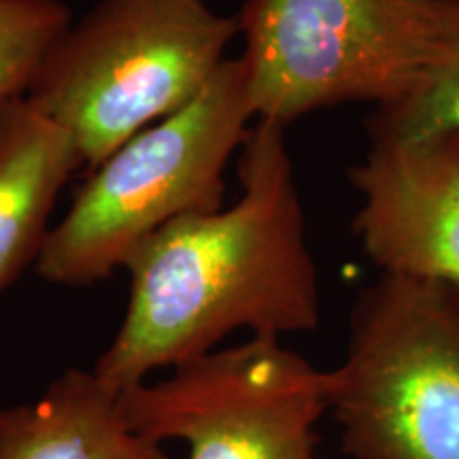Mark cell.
<instances>
[{"instance_id": "cell-1", "label": "cell", "mask_w": 459, "mask_h": 459, "mask_svg": "<svg viewBox=\"0 0 459 459\" xmlns=\"http://www.w3.org/2000/svg\"><path fill=\"white\" fill-rule=\"evenodd\" d=\"M238 177L232 206L170 221L126 266L124 321L94 366L115 392L211 353L237 330L281 338L319 325L317 266L283 126L257 119Z\"/></svg>"}, {"instance_id": "cell-2", "label": "cell", "mask_w": 459, "mask_h": 459, "mask_svg": "<svg viewBox=\"0 0 459 459\" xmlns=\"http://www.w3.org/2000/svg\"><path fill=\"white\" fill-rule=\"evenodd\" d=\"M237 34L238 17L206 0H99L56 39L26 96L94 170L196 99Z\"/></svg>"}, {"instance_id": "cell-3", "label": "cell", "mask_w": 459, "mask_h": 459, "mask_svg": "<svg viewBox=\"0 0 459 459\" xmlns=\"http://www.w3.org/2000/svg\"><path fill=\"white\" fill-rule=\"evenodd\" d=\"M247 73L240 57L223 60L186 107L149 126L74 194L65 220L49 230L37 274L82 287L126 268L158 230L186 215L223 206V170L251 130Z\"/></svg>"}, {"instance_id": "cell-4", "label": "cell", "mask_w": 459, "mask_h": 459, "mask_svg": "<svg viewBox=\"0 0 459 459\" xmlns=\"http://www.w3.org/2000/svg\"><path fill=\"white\" fill-rule=\"evenodd\" d=\"M328 411L351 459H459V287L395 274L364 287Z\"/></svg>"}, {"instance_id": "cell-5", "label": "cell", "mask_w": 459, "mask_h": 459, "mask_svg": "<svg viewBox=\"0 0 459 459\" xmlns=\"http://www.w3.org/2000/svg\"><path fill=\"white\" fill-rule=\"evenodd\" d=\"M251 107L287 128L344 102L400 105L429 60L426 0H243Z\"/></svg>"}, {"instance_id": "cell-6", "label": "cell", "mask_w": 459, "mask_h": 459, "mask_svg": "<svg viewBox=\"0 0 459 459\" xmlns=\"http://www.w3.org/2000/svg\"><path fill=\"white\" fill-rule=\"evenodd\" d=\"M119 398L136 432L156 443L186 440L189 459H317L315 426L328 412V370L281 338L254 336Z\"/></svg>"}, {"instance_id": "cell-7", "label": "cell", "mask_w": 459, "mask_h": 459, "mask_svg": "<svg viewBox=\"0 0 459 459\" xmlns=\"http://www.w3.org/2000/svg\"><path fill=\"white\" fill-rule=\"evenodd\" d=\"M353 232L381 274L459 287V130L368 132Z\"/></svg>"}, {"instance_id": "cell-8", "label": "cell", "mask_w": 459, "mask_h": 459, "mask_svg": "<svg viewBox=\"0 0 459 459\" xmlns=\"http://www.w3.org/2000/svg\"><path fill=\"white\" fill-rule=\"evenodd\" d=\"M82 166L73 136L26 94L0 102V294L37 264L56 200Z\"/></svg>"}, {"instance_id": "cell-9", "label": "cell", "mask_w": 459, "mask_h": 459, "mask_svg": "<svg viewBox=\"0 0 459 459\" xmlns=\"http://www.w3.org/2000/svg\"><path fill=\"white\" fill-rule=\"evenodd\" d=\"M0 459H169L130 426L94 370H66L28 404L0 406Z\"/></svg>"}, {"instance_id": "cell-10", "label": "cell", "mask_w": 459, "mask_h": 459, "mask_svg": "<svg viewBox=\"0 0 459 459\" xmlns=\"http://www.w3.org/2000/svg\"><path fill=\"white\" fill-rule=\"evenodd\" d=\"M426 7L429 60L421 83L400 105L375 108L368 132L459 130V0H426Z\"/></svg>"}, {"instance_id": "cell-11", "label": "cell", "mask_w": 459, "mask_h": 459, "mask_svg": "<svg viewBox=\"0 0 459 459\" xmlns=\"http://www.w3.org/2000/svg\"><path fill=\"white\" fill-rule=\"evenodd\" d=\"M71 24L62 0H0V102L26 94L43 56Z\"/></svg>"}]
</instances>
